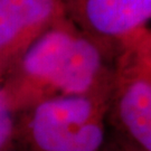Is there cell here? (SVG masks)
Listing matches in <instances>:
<instances>
[{
  "label": "cell",
  "mask_w": 151,
  "mask_h": 151,
  "mask_svg": "<svg viewBox=\"0 0 151 151\" xmlns=\"http://www.w3.org/2000/svg\"><path fill=\"white\" fill-rule=\"evenodd\" d=\"M114 52L64 17L25 52L0 86L15 113L53 97L108 90Z\"/></svg>",
  "instance_id": "1"
},
{
  "label": "cell",
  "mask_w": 151,
  "mask_h": 151,
  "mask_svg": "<svg viewBox=\"0 0 151 151\" xmlns=\"http://www.w3.org/2000/svg\"><path fill=\"white\" fill-rule=\"evenodd\" d=\"M110 91L44 100L22 111L16 133L27 151H101Z\"/></svg>",
  "instance_id": "2"
},
{
  "label": "cell",
  "mask_w": 151,
  "mask_h": 151,
  "mask_svg": "<svg viewBox=\"0 0 151 151\" xmlns=\"http://www.w3.org/2000/svg\"><path fill=\"white\" fill-rule=\"evenodd\" d=\"M108 118L121 139L151 151V34L149 27L115 46Z\"/></svg>",
  "instance_id": "3"
},
{
  "label": "cell",
  "mask_w": 151,
  "mask_h": 151,
  "mask_svg": "<svg viewBox=\"0 0 151 151\" xmlns=\"http://www.w3.org/2000/svg\"><path fill=\"white\" fill-rule=\"evenodd\" d=\"M65 17L109 47L148 27L151 0H60Z\"/></svg>",
  "instance_id": "4"
},
{
  "label": "cell",
  "mask_w": 151,
  "mask_h": 151,
  "mask_svg": "<svg viewBox=\"0 0 151 151\" xmlns=\"http://www.w3.org/2000/svg\"><path fill=\"white\" fill-rule=\"evenodd\" d=\"M64 17L60 0H0V83L32 44Z\"/></svg>",
  "instance_id": "5"
},
{
  "label": "cell",
  "mask_w": 151,
  "mask_h": 151,
  "mask_svg": "<svg viewBox=\"0 0 151 151\" xmlns=\"http://www.w3.org/2000/svg\"><path fill=\"white\" fill-rule=\"evenodd\" d=\"M15 112L0 86V151H6L16 135Z\"/></svg>",
  "instance_id": "6"
},
{
  "label": "cell",
  "mask_w": 151,
  "mask_h": 151,
  "mask_svg": "<svg viewBox=\"0 0 151 151\" xmlns=\"http://www.w3.org/2000/svg\"><path fill=\"white\" fill-rule=\"evenodd\" d=\"M101 151H139L138 149L133 148L132 146H130L128 143H125L124 141L120 140V142L115 143V145H112V146H104L101 149Z\"/></svg>",
  "instance_id": "7"
}]
</instances>
